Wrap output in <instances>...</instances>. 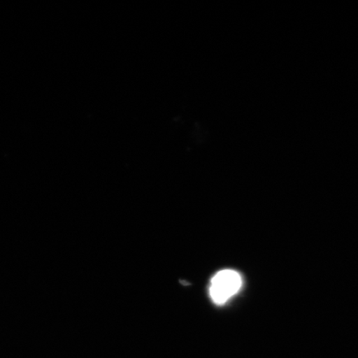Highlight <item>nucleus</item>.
Instances as JSON below:
<instances>
[{
	"instance_id": "obj_1",
	"label": "nucleus",
	"mask_w": 358,
	"mask_h": 358,
	"mask_svg": "<svg viewBox=\"0 0 358 358\" xmlns=\"http://www.w3.org/2000/svg\"><path fill=\"white\" fill-rule=\"evenodd\" d=\"M243 285L239 273L224 270L215 275L210 286V294L214 303L222 304L238 292Z\"/></svg>"
}]
</instances>
